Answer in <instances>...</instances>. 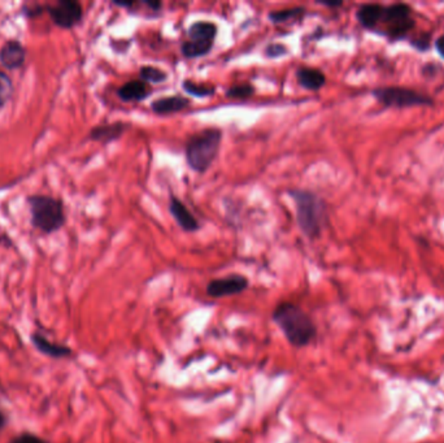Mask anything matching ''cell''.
I'll list each match as a JSON object with an SVG mask.
<instances>
[{
  "label": "cell",
  "mask_w": 444,
  "mask_h": 443,
  "mask_svg": "<svg viewBox=\"0 0 444 443\" xmlns=\"http://www.w3.org/2000/svg\"><path fill=\"white\" fill-rule=\"evenodd\" d=\"M9 443H49L46 439H42L37 435H29V433H25V435H17L16 438H13Z\"/></svg>",
  "instance_id": "cell-25"
},
{
  "label": "cell",
  "mask_w": 444,
  "mask_h": 443,
  "mask_svg": "<svg viewBox=\"0 0 444 443\" xmlns=\"http://www.w3.org/2000/svg\"><path fill=\"white\" fill-rule=\"evenodd\" d=\"M317 4L323 6V7H330V8H337V7L343 6L342 1H317Z\"/></svg>",
  "instance_id": "cell-28"
},
{
  "label": "cell",
  "mask_w": 444,
  "mask_h": 443,
  "mask_svg": "<svg viewBox=\"0 0 444 443\" xmlns=\"http://www.w3.org/2000/svg\"><path fill=\"white\" fill-rule=\"evenodd\" d=\"M287 54H289V49L282 43H277V42L268 43L264 49V55L268 59H280Z\"/></svg>",
  "instance_id": "cell-24"
},
{
  "label": "cell",
  "mask_w": 444,
  "mask_h": 443,
  "mask_svg": "<svg viewBox=\"0 0 444 443\" xmlns=\"http://www.w3.org/2000/svg\"><path fill=\"white\" fill-rule=\"evenodd\" d=\"M373 97L385 107L408 108L417 105H433V99L421 93L405 88H378L372 91Z\"/></svg>",
  "instance_id": "cell-6"
},
{
  "label": "cell",
  "mask_w": 444,
  "mask_h": 443,
  "mask_svg": "<svg viewBox=\"0 0 444 443\" xmlns=\"http://www.w3.org/2000/svg\"><path fill=\"white\" fill-rule=\"evenodd\" d=\"M307 13V9L304 7H292V8L281 9V11H272L269 12L268 18L273 24H284L294 18H301Z\"/></svg>",
  "instance_id": "cell-19"
},
{
  "label": "cell",
  "mask_w": 444,
  "mask_h": 443,
  "mask_svg": "<svg viewBox=\"0 0 444 443\" xmlns=\"http://www.w3.org/2000/svg\"><path fill=\"white\" fill-rule=\"evenodd\" d=\"M170 215L174 218L178 226L187 233H194L200 229V224L194 215L187 208L186 204L172 195L169 199Z\"/></svg>",
  "instance_id": "cell-9"
},
{
  "label": "cell",
  "mask_w": 444,
  "mask_h": 443,
  "mask_svg": "<svg viewBox=\"0 0 444 443\" xmlns=\"http://www.w3.org/2000/svg\"><path fill=\"white\" fill-rule=\"evenodd\" d=\"M191 105L190 99L182 95L159 98L151 103V110L156 114H172V113L182 112Z\"/></svg>",
  "instance_id": "cell-11"
},
{
  "label": "cell",
  "mask_w": 444,
  "mask_h": 443,
  "mask_svg": "<svg viewBox=\"0 0 444 443\" xmlns=\"http://www.w3.org/2000/svg\"><path fill=\"white\" fill-rule=\"evenodd\" d=\"M380 25L386 26V29L383 30L385 35H388L391 40H400L414 26V21L412 20V9L403 3L392 4L390 7H383Z\"/></svg>",
  "instance_id": "cell-5"
},
{
  "label": "cell",
  "mask_w": 444,
  "mask_h": 443,
  "mask_svg": "<svg viewBox=\"0 0 444 443\" xmlns=\"http://www.w3.org/2000/svg\"><path fill=\"white\" fill-rule=\"evenodd\" d=\"M182 89L191 97L208 98L216 94V86L207 83H198L195 81L185 80L182 82Z\"/></svg>",
  "instance_id": "cell-20"
},
{
  "label": "cell",
  "mask_w": 444,
  "mask_h": 443,
  "mask_svg": "<svg viewBox=\"0 0 444 443\" xmlns=\"http://www.w3.org/2000/svg\"><path fill=\"white\" fill-rule=\"evenodd\" d=\"M296 80L301 88L309 91H318L326 83V76L321 69L312 66H300L296 71Z\"/></svg>",
  "instance_id": "cell-12"
},
{
  "label": "cell",
  "mask_w": 444,
  "mask_h": 443,
  "mask_svg": "<svg viewBox=\"0 0 444 443\" xmlns=\"http://www.w3.org/2000/svg\"><path fill=\"white\" fill-rule=\"evenodd\" d=\"M32 213V224L37 229L44 233H54L64 225L65 216L63 201L43 196L34 195L28 198Z\"/></svg>",
  "instance_id": "cell-4"
},
{
  "label": "cell",
  "mask_w": 444,
  "mask_h": 443,
  "mask_svg": "<svg viewBox=\"0 0 444 443\" xmlns=\"http://www.w3.org/2000/svg\"><path fill=\"white\" fill-rule=\"evenodd\" d=\"M289 195L295 203L296 223L301 233L311 241L317 240L329 221L326 203L317 194L304 189L290 190Z\"/></svg>",
  "instance_id": "cell-2"
},
{
  "label": "cell",
  "mask_w": 444,
  "mask_h": 443,
  "mask_svg": "<svg viewBox=\"0 0 444 443\" xmlns=\"http://www.w3.org/2000/svg\"><path fill=\"white\" fill-rule=\"evenodd\" d=\"M13 93L12 81L6 73L0 72V107L6 105Z\"/></svg>",
  "instance_id": "cell-23"
},
{
  "label": "cell",
  "mask_w": 444,
  "mask_h": 443,
  "mask_svg": "<svg viewBox=\"0 0 444 443\" xmlns=\"http://www.w3.org/2000/svg\"><path fill=\"white\" fill-rule=\"evenodd\" d=\"M142 3V6H145L147 8L150 9V11H154V12H160L162 8V1H151V0H143V1H140Z\"/></svg>",
  "instance_id": "cell-26"
},
{
  "label": "cell",
  "mask_w": 444,
  "mask_h": 443,
  "mask_svg": "<svg viewBox=\"0 0 444 443\" xmlns=\"http://www.w3.org/2000/svg\"><path fill=\"white\" fill-rule=\"evenodd\" d=\"M272 319L291 346L307 347L317 337V328L312 317L292 302L278 303L273 309Z\"/></svg>",
  "instance_id": "cell-1"
},
{
  "label": "cell",
  "mask_w": 444,
  "mask_h": 443,
  "mask_svg": "<svg viewBox=\"0 0 444 443\" xmlns=\"http://www.w3.org/2000/svg\"><path fill=\"white\" fill-rule=\"evenodd\" d=\"M130 129V124L124 121H116L112 124L99 125L90 131L89 138L97 142H102L103 145H108L114 141H117Z\"/></svg>",
  "instance_id": "cell-10"
},
{
  "label": "cell",
  "mask_w": 444,
  "mask_h": 443,
  "mask_svg": "<svg viewBox=\"0 0 444 443\" xmlns=\"http://www.w3.org/2000/svg\"><path fill=\"white\" fill-rule=\"evenodd\" d=\"M215 43L207 42H198V40H185L181 45V52L187 59H196V57H205L213 49Z\"/></svg>",
  "instance_id": "cell-18"
},
{
  "label": "cell",
  "mask_w": 444,
  "mask_h": 443,
  "mask_svg": "<svg viewBox=\"0 0 444 443\" xmlns=\"http://www.w3.org/2000/svg\"><path fill=\"white\" fill-rule=\"evenodd\" d=\"M25 57L24 47L16 40H9L0 49V63L8 69L20 68L24 64Z\"/></svg>",
  "instance_id": "cell-14"
},
{
  "label": "cell",
  "mask_w": 444,
  "mask_h": 443,
  "mask_svg": "<svg viewBox=\"0 0 444 443\" xmlns=\"http://www.w3.org/2000/svg\"><path fill=\"white\" fill-rule=\"evenodd\" d=\"M436 49L438 54L444 59V35L439 37L436 42Z\"/></svg>",
  "instance_id": "cell-27"
},
{
  "label": "cell",
  "mask_w": 444,
  "mask_h": 443,
  "mask_svg": "<svg viewBox=\"0 0 444 443\" xmlns=\"http://www.w3.org/2000/svg\"><path fill=\"white\" fill-rule=\"evenodd\" d=\"M117 95L122 102H142L151 95V88L142 80L129 81L117 90Z\"/></svg>",
  "instance_id": "cell-13"
},
{
  "label": "cell",
  "mask_w": 444,
  "mask_h": 443,
  "mask_svg": "<svg viewBox=\"0 0 444 443\" xmlns=\"http://www.w3.org/2000/svg\"><path fill=\"white\" fill-rule=\"evenodd\" d=\"M217 32V25L210 21H196L194 24L190 25L187 29L190 40L207 42V43H215Z\"/></svg>",
  "instance_id": "cell-16"
},
{
  "label": "cell",
  "mask_w": 444,
  "mask_h": 443,
  "mask_svg": "<svg viewBox=\"0 0 444 443\" xmlns=\"http://www.w3.org/2000/svg\"><path fill=\"white\" fill-rule=\"evenodd\" d=\"M253 93H255V88L250 83H239V85L230 86L225 94L227 98H233V99H247L252 97Z\"/></svg>",
  "instance_id": "cell-22"
},
{
  "label": "cell",
  "mask_w": 444,
  "mask_h": 443,
  "mask_svg": "<svg viewBox=\"0 0 444 443\" xmlns=\"http://www.w3.org/2000/svg\"><path fill=\"white\" fill-rule=\"evenodd\" d=\"M383 7L385 6H380V4H363L357 13V21L360 23V25L368 29V30H377L378 26L380 24V18H382V13H383Z\"/></svg>",
  "instance_id": "cell-15"
},
{
  "label": "cell",
  "mask_w": 444,
  "mask_h": 443,
  "mask_svg": "<svg viewBox=\"0 0 444 443\" xmlns=\"http://www.w3.org/2000/svg\"><path fill=\"white\" fill-rule=\"evenodd\" d=\"M139 76H140V80L145 83H162L169 78L168 73L152 65L142 66L139 69Z\"/></svg>",
  "instance_id": "cell-21"
},
{
  "label": "cell",
  "mask_w": 444,
  "mask_h": 443,
  "mask_svg": "<svg viewBox=\"0 0 444 443\" xmlns=\"http://www.w3.org/2000/svg\"><path fill=\"white\" fill-rule=\"evenodd\" d=\"M250 281L243 274H229L222 278L210 280L207 285V294L210 298H225L232 295H238L247 290Z\"/></svg>",
  "instance_id": "cell-7"
},
{
  "label": "cell",
  "mask_w": 444,
  "mask_h": 443,
  "mask_svg": "<svg viewBox=\"0 0 444 443\" xmlns=\"http://www.w3.org/2000/svg\"><path fill=\"white\" fill-rule=\"evenodd\" d=\"M49 12L54 23L64 29H72L73 26L80 24L83 16L81 4L74 0H60L55 6L49 7Z\"/></svg>",
  "instance_id": "cell-8"
},
{
  "label": "cell",
  "mask_w": 444,
  "mask_h": 443,
  "mask_svg": "<svg viewBox=\"0 0 444 443\" xmlns=\"http://www.w3.org/2000/svg\"><path fill=\"white\" fill-rule=\"evenodd\" d=\"M32 342L43 354L49 355L52 358H65V356H69L72 354V350L69 347L61 346V345H57L54 342H49V339L44 338L41 334H34Z\"/></svg>",
  "instance_id": "cell-17"
},
{
  "label": "cell",
  "mask_w": 444,
  "mask_h": 443,
  "mask_svg": "<svg viewBox=\"0 0 444 443\" xmlns=\"http://www.w3.org/2000/svg\"><path fill=\"white\" fill-rule=\"evenodd\" d=\"M222 141L218 128H207L193 134L185 147L187 165L196 173H205L217 159Z\"/></svg>",
  "instance_id": "cell-3"
},
{
  "label": "cell",
  "mask_w": 444,
  "mask_h": 443,
  "mask_svg": "<svg viewBox=\"0 0 444 443\" xmlns=\"http://www.w3.org/2000/svg\"><path fill=\"white\" fill-rule=\"evenodd\" d=\"M6 425V416L0 412V430Z\"/></svg>",
  "instance_id": "cell-29"
}]
</instances>
